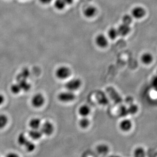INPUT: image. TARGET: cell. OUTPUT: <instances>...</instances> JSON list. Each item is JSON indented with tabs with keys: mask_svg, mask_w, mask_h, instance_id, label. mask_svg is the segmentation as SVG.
Instances as JSON below:
<instances>
[{
	"mask_svg": "<svg viewBox=\"0 0 157 157\" xmlns=\"http://www.w3.org/2000/svg\"><path fill=\"white\" fill-rule=\"evenodd\" d=\"M109 157H121L120 156H118V155H111V156H110Z\"/></svg>",
	"mask_w": 157,
	"mask_h": 157,
	"instance_id": "33",
	"label": "cell"
},
{
	"mask_svg": "<svg viewBox=\"0 0 157 157\" xmlns=\"http://www.w3.org/2000/svg\"><path fill=\"white\" fill-rule=\"evenodd\" d=\"M154 57L153 55L150 53H144L141 55V60L145 65H149L153 62Z\"/></svg>",
	"mask_w": 157,
	"mask_h": 157,
	"instance_id": "11",
	"label": "cell"
},
{
	"mask_svg": "<svg viewBox=\"0 0 157 157\" xmlns=\"http://www.w3.org/2000/svg\"><path fill=\"white\" fill-rule=\"evenodd\" d=\"M117 30L118 33V35L121 36H125L130 33L131 28L130 25H128L122 23V24L119 25Z\"/></svg>",
	"mask_w": 157,
	"mask_h": 157,
	"instance_id": "9",
	"label": "cell"
},
{
	"mask_svg": "<svg viewBox=\"0 0 157 157\" xmlns=\"http://www.w3.org/2000/svg\"></svg>",
	"mask_w": 157,
	"mask_h": 157,
	"instance_id": "34",
	"label": "cell"
},
{
	"mask_svg": "<svg viewBox=\"0 0 157 157\" xmlns=\"http://www.w3.org/2000/svg\"><path fill=\"white\" fill-rule=\"evenodd\" d=\"M95 42L97 45L101 48H106L108 44L107 38L103 34H100L97 36L95 39Z\"/></svg>",
	"mask_w": 157,
	"mask_h": 157,
	"instance_id": "8",
	"label": "cell"
},
{
	"mask_svg": "<svg viewBox=\"0 0 157 157\" xmlns=\"http://www.w3.org/2000/svg\"><path fill=\"white\" fill-rule=\"evenodd\" d=\"M6 157H20L18 154L17 153H13V152H11L8 153L6 155Z\"/></svg>",
	"mask_w": 157,
	"mask_h": 157,
	"instance_id": "29",
	"label": "cell"
},
{
	"mask_svg": "<svg viewBox=\"0 0 157 157\" xmlns=\"http://www.w3.org/2000/svg\"><path fill=\"white\" fill-rule=\"evenodd\" d=\"M19 85L21 87V89H24L25 91L28 90L30 87V85L25 80H21V81L20 82V83H19Z\"/></svg>",
	"mask_w": 157,
	"mask_h": 157,
	"instance_id": "27",
	"label": "cell"
},
{
	"mask_svg": "<svg viewBox=\"0 0 157 157\" xmlns=\"http://www.w3.org/2000/svg\"><path fill=\"white\" fill-rule=\"evenodd\" d=\"M90 112V108L87 105H83L78 109V113L82 117H87Z\"/></svg>",
	"mask_w": 157,
	"mask_h": 157,
	"instance_id": "16",
	"label": "cell"
},
{
	"mask_svg": "<svg viewBox=\"0 0 157 157\" xmlns=\"http://www.w3.org/2000/svg\"><path fill=\"white\" fill-rule=\"evenodd\" d=\"M75 98V94L72 91L69 90L61 92L58 96V100L62 103H69L73 101Z\"/></svg>",
	"mask_w": 157,
	"mask_h": 157,
	"instance_id": "1",
	"label": "cell"
},
{
	"mask_svg": "<svg viewBox=\"0 0 157 157\" xmlns=\"http://www.w3.org/2000/svg\"><path fill=\"white\" fill-rule=\"evenodd\" d=\"M97 8L93 6H88L84 11V14L88 18L94 17L97 13Z\"/></svg>",
	"mask_w": 157,
	"mask_h": 157,
	"instance_id": "13",
	"label": "cell"
},
{
	"mask_svg": "<svg viewBox=\"0 0 157 157\" xmlns=\"http://www.w3.org/2000/svg\"><path fill=\"white\" fill-rule=\"evenodd\" d=\"M24 147H25V148L26 149V151L30 153L33 151L36 148V146H35L34 143L32 142V141L29 140L27 142H26Z\"/></svg>",
	"mask_w": 157,
	"mask_h": 157,
	"instance_id": "18",
	"label": "cell"
},
{
	"mask_svg": "<svg viewBox=\"0 0 157 157\" xmlns=\"http://www.w3.org/2000/svg\"><path fill=\"white\" fill-rule=\"evenodd\" d=\"M11 90L14 94H18L21 90V87L19 84H15L11 86Z\"/></svg>",
	"mask_w": 157,
	"mask_h": 157,
	"instance_id": "25",
	"label": "cell"
},
{
	"mask_svg": "<svg viewBox=\"0 0 157 157\" xmlns=\"http://www.w3.org/2000/svg\"><path fill=\"white\" fill-rule=\"evenodd\" d=\"M128 114V108L125 106H121V107L119 109V115L121 117H125Z\"/></svg>",
	"mask_w": 157,
	"mask_h": 157,
	"instance_id": "26",
	"label": "cell"
},
{
	"mask_svg": "<svg viewBox=\"0 0 157 157\" xmlns=\"http://www.w3.org/2000/svg\"><path fill=\"white\" fill-rule=\"evenodd\" d=\"M8 118L6 115L4 114L0 115V129L4 128L7 124Z\"/></svg>",
	"mask_w": 157,
	"mask_h": 157,
	"instance_id": "21",
	"label": "cell"
},
{
	"mask_svg": "<svg viewBox=\"0 0 157 157\" xmlns=\"http://www.w3.org/2000/svg\"><path fill=\"white\" fill-rule=\"evenodd\" d=\"M71 71L68 67H61L56 70L55 75L58 78L64 80L70 77Z\"/></svg>",
	"mask_w": 157,
	"mask_h": 157,
	"instance_id": "2",
	"label": "cell"
},
{
	"mask_svg": "<svg viewBox=\"0 0 157 157\" xmlns=\"http://www.w3.org/2000/svg\"><path fill=\"white\" fill-rule=\"evenodd\" d=\"M133 124L130 119H124L121 121L119 124V128L124 132H128L131 130Z\"/></svg>",
	"mask_w": 157,
	"mask_h": 157,
	"instance_id": "7",
	"label": "cell"
},
{
	"mask_svg": "<svg viewBox=\"0 0 157 157\" xmlns=\"http://www.w3.org/2000/svg\"><path fill=\"white\" fill-rule=\"evenodd\" d=\"M29 136L34 140H37L40 139L42 134L40 129H31L29 132Z\"/></svg>",
	"mask_w": 157,
	"mask_h": 157,
	"instance_id": "12",
	"label": "cell"
},
{
	"mask_svg": "<svg viewBox=\"0 0 157 157\" xmlns=\"http://www.w3.org/2000/svg\"><path fill=\"white\" fill-rule=\"evenodd\" d=\"M39 129L41 132L42 135H45L46 136H50L54 132V127L52 122L47 121L44 122V124H41Z\"/></svg>",
	"mask_w": 157,
	"mask_h": 157,
	"instance_id": "3",
	"label": "cell"
},
{
	"mask_svg": "<svg viewBox=\"0 0 157 157\" xmlns=\"http://www.w3.org/2000/svg\"><path fill=\"white\" fill-rule=\"evenodd\" d=\"M132 17L136 19H141L145 17L146 10L141 6H136L132 10Z\"/></svg>",
	"mask_w": 157,
	"mask_h": 157,
	"instance_id": "5",
	"label": "cell"
},
{
	"mask_svg": "<svg viewBox=\"0 0 157 157\" xmlns=\"http://www.w3.org/2000/svg\"><path fill=\"white\" fill-rule=\"evenodd\" d=\"M66 3L64 0H56L55 2V6L56 9L59 10H61L65 8L66 6Z\"/></svg>",
	"mask_w": 157,
	"mask_h": 157,
	"instance_id": "22",
	"label": "cell"
},
{
	"mask_svg": "<svg viewBox=\"0 0 157 157\" xmlns=\"http://www.w3.org/2000/svg\"><path fill=\"white\" fill-rule=\"evenodd\" d=\"M133 157H146L145 149L141 147H137L133 151Z\"/></svg>",
	"mask_w": 157,
	"mask_h": 157,
	"instance_id": "15",
	"label": "cell"
},
{
	"mask_svg": "<svg viewBox=\"0 0 157 157\" xmlns=\"http://www.w3.org/2000/svg\"><path fill=\"white\" fill-rule=\"evenodd\" d=\"M39 1L44 4H48L52 1V0H39Z\"/></svg>",
	"mask_w": 157,
	"mask_h": 157,
	"instance_id": "30",
	"label": "cell"
},
{
	"mask_svg": "<svg viewBox=\"0 0 157 157\" xmlns=\"http://www.w3.org/2000/svg\"><path fill=\"white\" fill-rule=\"evenodd\" d=\"M4 97H3V95H2V94H0V106L2 104H3V103L4 101Z\"/></svg>",
	"mask_w": 157,
	"mask_h": 157,
	"instance_id": "31",
	"label": "cell"
},
{
	"mask_svg": "<svg viewBox=\"0 0 157 157\" xmlns=\"http://www.w3.org/2000/svg\"><path fill=\"white\" fill-rule=\"evenodd\" d=\"M108 36L109 38L112 40H114L118 36V33L117 30V29H115L114 28H111L110 29H109L108 31Z\"/></svg>",
	"mask_w": 157,
	"mask_h": 157,
	"instance_id": "20",
	"label": "cell"
},
{
	"mask_svg": "<svg viewBox=\"0 0 157 157\" xmlns=\"http://www.w3.org/2000/svg\"><path fill=\"white\" fill-rule=\"evenodd\" d=\"M90 121L87 117H82L78 122V125L82 128L85 129L89 127Z\"/></svg>",
	"mask_w": 157,
	"mask_h": 157,
	"instance_id": "17",
	"label": "cell"
},
{
	"mask_svg": "<svg viewBox=\"0 0 157 157\" xmlns=\"http://www.w3.org/2000/svg\"><path fill=\"white\" fill-rule=\"evenodd\" d=\"M122 21L123 24L130 25L133 21V17L129 14H125L122 17Z\"/></svg>",
	"mask_w": 157,
	"mask_h": 157,
	"instance_id": "24",
	"label": "cell"
},
{
	"mask_svg": "<svg viewBox=\"0 0 157 157\" xmlns=\"http://www.w3.org/2000/svg\"><path fill=\"white\" fill-rule=\"evenodd\" d=\"M97 153L102 156H106L109 153V147L106 144H100L98 145L96 148Z\"/></svg>",
	"mask_w": 157,
	"mask_h": 157,
	"instance_id": "10",
	"label": "cell"
},
{
	"mask_svg": "<svg viewBox=\"0 0 157 157\" xmlns=\"http://www.w3.org/2000/svg\"><path fill=\"white\" fill-rule=\"evenodd\" d=\"M128 114H130L131 115H134L138 111V107L137 105L132 103L130 105L129 107L128 108Z\"/></svg>",
	"mask_w": 157,
	"mask_h": 157,
	"instance_id": "23",
	"label": "cell"
},
{
	"mask_svg": "<svg viewBox=\"0 0 157 157\" xmlns=\"http://www.w3.org/2000/svg\"><path fill=\"white\" fill-rule=\"evenodd\" d=\"M29 127L31 129H39L41 125L40 119L38 118H33L29 122Z\"/></svg>",
	"mask_w": 157,
	"mask_h": 157,
	"instance_id": "14",
	"label": "cell"
},
{
	"mask_svg": "<svg viewBox=\"0 0 157 157\" xmlns=\"http://www.w3.org/2000/svg\"><path fill=\"white\" fill-rule=\"evenodd\" d=\"M28 141V138L24 133H21L17 137V142L21 146H24L25 144Z\"/></svg>",
	"mask_w": 157,
	"mask_h": 157,
	"instance_id": "19",
	"label": "cell"
},
{
	"mask_svg": "<svg viewBox=\"0 0 157 157\" xmlns=\"http://www.w3.org/2000/svg\"><path fill=\"white\" fill-rule=\"evenodd\" d=\"M82 83L81 80L78 78H73L67 82L65 84V87L68 90L74 91L80 88L81 86Z\"/></svg>",
	"mask_w": 157,
	"mask_h": 157,
	"instance_id": "4",
	"label": "cell"
},
{
	"mask_svg": "<svg viewBox=\"0 0 157 157\" xmlns=\"http://www.w3.org/2000/svg\"><path fill=\"white\" fill-rule=\"evenodd\" d=\"M44 101H45V99L44 95H42V94H37L34 95L33 97L32 98L31 100V104L34 107L38 108L43 106V105L44 103Z\"/></svg>",
	"mask_w": 157,
	"mask_h": 157,
	"instance_id": "6",
	"label": "cell"
},
{
	"mask_svg": "<svg viewBox=\"0 0 157 157\" xmlns=\"http://www.w3.org/2000/svg\"><path fill=\"white\" fill-rule=\"evenodd\" d=\"M64 1L65 2L66 4L70 5L73 3L74 0H64Z\"/></svg>",
	"mask_w": 157,
	"mask_h": 157,
	"instance_id": "32",
	"label": "cell"
},
{
	"mask_svg": "<svg viewBox=\"0 0 157 157\" xmlns=\"http://www.w3.org/2000/svg\"><path fill=\"white\" fill-rule=\"evenodd\" d=\"M151 84L153 87L156 88V89L157 90V76L153 78L151 80Z\"/></svg>",
	"mask_w": 157,
	"mask_h": 157,
	"instance_id": "28",
	"label": "cell"
}]
</instances>
